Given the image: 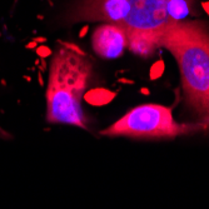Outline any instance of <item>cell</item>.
Here are the masks:
<instances>
[{"instance_id":"obj_5","label":"cell","mask_w":209,"mask_h":209,"mask_svg":"<svg viewBox=\"0 0 209 209\" xmlns=\"http://www.w3.org/2000/svg\"><path fill=\"white\" fill-rule=\"evenodd\" d=\"M129 38L123 26L103 23L92 34V46L94 53L103 59H116L128 49Z\"/></svg>"},{"instance_id":"obj_2","label":"cell","mask_w":209,"mask_h":209,"mask_svg":"<svg viewBox=\"0 0 209 209\" xmlns=\"http://www.w3.org/2000/svg\"><path fill=\"white\" fill-rule=\"evenodd\" d=\"M93 75V63L63 44L53 54L46 88V122L88 129L81 102Z\"/></svg>"},{"instance_id":"obj_6","label":"cell","mask_w":209,"mask_h":209,"mask_svg":"<svg viewBox=\"0 0 209 209\" xmlns=\"http://www.w3.org/2000/svg\"><path fill=\"white\" fill-rule=\"evenodd\" d=\"M128 38H129L128 49H130L139 57L147 58L158 49L154 40V34L137 31V33H130Z\"/></svg>"},{"instance_id":"obj_1","label":"cell","mask_w":209,"mask_h":209,"mask_svg":"<svg viewBox=\"0 0 209 209\" xmlns=\"http://www.w3.org/2000/svg\"><path fill=\"white\" fill-rule=\"evenodd\" d=\"M154 40L175 59L187 107L209 129V25L184 20L155 33Z\"/></svg>"},{"instance_id":"obj_3","label":"cell","mask_w":209,"mask_h":209,"mask_svg":"<svg viewBox=\"0 0 209 209\" xmlns=\"http://www.w3.org/2000/svg\"><path fill=\"white\" fill-rule=\"evenodd\" d=\"M207 128L202 123H178L172 108L160 104H142L130 109L120 119L105 129L100 135L109 138L131 139H174L182 135L196 134Z\"/></svg>"},{"instance_id":"obj_4","label":"cell","mask_w":209,"mask_h":209,"mask_svg":"<svg viewBox=\"0 0 209 209\" xmlns=\"http://www.w3.org/2000/svg\"><path fill=\"white\" fill-rule=\"evenodd\" d=\"M130 13L123 28L130 33L155 34L165 26L196 15V0H129Z\"/></svg>"}]
</instances>
